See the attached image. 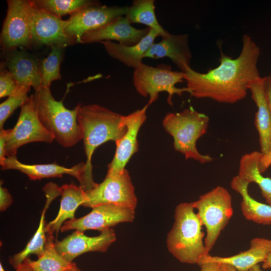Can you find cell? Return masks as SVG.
<instances>
[{
	"label": "cell",
	"mask_w": 271,
	"mask_h": 271,
	"mask_svg": "<svg viewBox=\"0 0 271 271\" xmlns=\"http://www.w3.org/2000/svg\"><path fill=\"white\" fill-rule=\"evenodd\" d=\"M260 49L247 34L242 37L240 54L233 59L220 51V65L206 73L191 67L186 73L187 87L197 98H210L221 103H234L244 98L250 85L259 79L257 62Z\"/></svg>",
	"instance_id": "obj_1"
},
{
	"label": "cell",
	"mask_w": 271,
	"mask_h": 271,
	"mask_svg": "<svg viewBox=\"0 0 271 271\" xmlns=\"http://www.w3.org/2000/svg\"><path fill=\"white\" fill-rule=\"evenodd\" d=\"M77 121L86 157L80 187L87 192L97 184L92 178L91 159L94 152L98 146L108 141L116 142L121 139L126 132L127 127L124 115L94 104L80 105Z\"/></svg>",
	"instance_id": "obj_2"
},
{
	"label": "cell",
	"mask_w": 271,
	"mask_h": 271,
	"mask_svg": "<svg viewBox=\"0 0 271 271\" xmlns=\"http://www.w3.org/2000/svg\"><path fill=\"white\" fill-rule=\"evenodd\" d=\"M194 209L192 203H182L176 207L166 242L168 250L178 260L199 265L209 252L203 241V225Z\"/></svg>",
	"instance_id": "obj_3"
},
{
	"label": "cell",
	"mask_w": 271,
	"mask_h": 271,
	"mask_svg": "<svg viewBox=\"0 0 271 271\" xmlns=\"http://www.w3.org/2000/svg\"><path fill=\"white\" fill-rule=\"evenodd\" d=\"M35 108L44 127L64 147H71L82 140L77 121L79 103L73 109L66 108L63 100L57 101L50 88L42 87L32 94Z\"/></svg>",
	"instance_id": "obj_4"
},
{
	"label": "cell",
	"mask_w": 271,
	"mask_h": 271,
	"mask_svg": "<svg viewBox=\"0 0 271 271\" xmlns=\"http://www.w3.org/2000/svg\"><path fill=\"white\" fill-rule=\"evenodd\" d=\"M209 122L207 115L189 108L179 112L167 114L163 120V125L173 137L176 151L183 154L186 159H193L205 164L213 161V158L200 154L196 143L207 132Z\"/></svg>",
	"instance_id": "obj_5"
},
{
	"label": "cell",
	"mask_w": 271,
	"mask_h": 271,
	"mask_svg": "<svg viewBox=\"0 0 271 271\" xmlns=\"http://www.w3.org/2000/svg\"><path fill=\"white\" fill-rule=\"evenodd\" d=\"M192 204L206 228L204 244L209 252L233 215L231 196L225 188L219 186L200 196Z\"/></svg>",
	"instance_id": "obj_6"
},
{
	"label": "cell",
	"mask_w": 271,
	"mask_h": 271,
	"mask_svg": "<svg viewBox=\"0 0 271 271\" xmlns=\"http://www.w3.org/2000/svg\"><path fill=\"white\" fill-rule=\"evenodd\" d=\"M185 78V73L173 71L169 65L161 64L153 67L142 62L134 69L132 81L135 89L141 95L150 96L148 106L157 99L158 93L162 91L168 93L167 101L172 105L174 94L181 95L184 92L190 93L187 87H175L176 84L182 82Z\"/></svg>",
	"instance_id": "obj_7"
},
{
	"label": "cell",
	"mask_w": 271,
	"mask_h": 271,
	"mask_svg": "<svg viewBox=\"0 0 271 271\" xmlns=\"http://www.w3.org/2000/svg\"><path fill=\"white\" fill-rule=\"evenodd\" d=\"M115 204L135 210L137 198L128 171L117 175H106L104 180L86 192L81 206L93 208L103 204Z\"/></svg>",
	"instance_id": "obj_8"
},
{
	"label": "cell",
	"mask_w": 271,
	"mask_h": 271,
	"mask_svg": "<svg viewBox=\"0 0 271 271\" xmlns=\"http://www.w3.org/2000/svg\"><path fill=\"white\" fill-rule=\"evenodd\" d=\"M129 6L101 5L99 2L85 7L64 20L66 34L76 43L86 32L101 28L116 19L125 16Z\"/></svg>",
	"instance_id": "obj_9"
},
{
	"label": "cell",
	"mask_w": 271,
	"mask_h": 271,
	"mask_svg": "<svg viewBox=\"0 0 271 271\" xmlns=\"http://www.w3.org/2000/svg\"><path fill=\"white\" fill-rule=\"evenodd\" d=\"M54 140L40 121L31 95L21 107L17 123L11 128L5 148L6 157L16 156L18 149L25 144L36 142L51 143Z\"/></svg>",
	"instance_id": "obj_10"
},
{
	"label": "cell",
	"mask_w": 271,
	"mask_h": 271,
	"mask_svg": "<svg viewBox=\"0 0 271 271\" xmlns=\"http://www.w3.org/2000/svg\"><path fill=\"white\" fill-rule=\"evenodd\" d=\"M26 10L33 44L66 47L76 43L65 32L62 19L37 8L30 0H26Z\"/></svg>",
	"instance_id": "obj_11"
},
{
	"label": "cell",
	"mask_w": 271,
	"mask_h": 271,
	"mask_svg": "<svg viewBox=\"0 0 271 271\" xmlns=\"http://www.w3.org/2000/svg\"><path fill=\"white\" fill-rule=\"evenodd\" d=\"M7 15L1 33L4 52L33 45L30 24L26 10V0H8Z\"/></svg>",
	"instance_id": "obj_12"
},
{
	"label": "cell",
	"mask_w": 271,
	"mask_h": 271,
	"mask_svg": "<svg viewBox=\"0 0 271 271\" xmlns=\"http://www.w3.org/2000/svg\"><path fill=\"white\" fill-rule=\"evenodd\" d=\"M134 216V209L115 204H103L93 208L85 216L66 221L60 231L75 229L83 232L92 229L101 232L118 223L131 222Z\"/></svg>",
	"instance_id": "obj_13"
},
{
	"label": "cell",
	"mask_w": 271,
	"mask_h": 271,
	"mask_svg": "<svg viewBox=\"0 0 271 271\" xmlns=\"http://www.w3.org/2000/svg\"><path fill=\"white\" fill-rule=\"evenodd\" d=\"M148 105L130 114L124 116L127 130L121 139L115 142L116 151L112 161L108 165L106 175L121 174L132 156L138 151L137 136L142 124L146 119Z\"/></svg>",
	"instance_id": "obj_14"
},
{
	"label": "cell",
	"mask_w": 271,
	"mask_h": 271,
	"mask_svg": "<svg viewBox=\"0 0 271 271\" xmlns=\"http://www.w3.org/2000/svg\"><path fill=\"white\" fill-rule=\"evenodd\" d=\"M114 230L109 228L101 232L96 236H88L83 232L76 230L62 240L54 241L58 253L69 262L79 255L90 251L105 252L115 241Z\"/></svg>",
	"instance_id": "obj_15"
},
{
	"label": "cell",
	"mask_w": 271,
	"mask_h": 271,
	"mask_svg": "<svg viewBox=\"0 0 271 271\" xmlns=\"http://www.w3.org/2000/svg\"><path fill=\"white\" fill-rule=\"evenodd\" d=\"M131 24L125 16L120 17L101 28L85 33L80 43L114 40L127 46L136 45L148 34L151 28L139 29Z\"/></svg>",
	"instance_id": "obj_16"
},
{
	"label": "cell",
	"mask_w": 271,
	"mask_h": 271,
	"mask_svg": "<svg viewBox=\"0 0 271 271\" xmlns=\"http://www.w3.org/2000/svg\"><path fill=\"white\" fill-rule=\"evenodd\" d=\"M4 53L3 63L20 87L29 90L33 87L35 91L42 87L40 63L35 55L18 49Z\"/></svg>",
	"instance_id": "obj_17"
},
{
	"label": "cell",
	"mask_w": 271,
	"mask_h": 271,
	"mask_svg": "<svg viewBox=\"0 0 271 271\" xmlns=\"http://www.w3.org/2000/svg\"><path fill=\"white\" fill-rule=\"evenodd\" d=\"M168 57L185 73L190 68L192 55L188 43V35L169 34L158 43H154L146 52L144 58L159 59Z\"/></svg>",
	"instance_id": "obj_18"
},
{
	"label": "cell",
	"mask_w": 271,
	"mask_h": 271,
	"mask_svg": "<svg viewBox=\"0 0 271 271\" xmlns=\"http://www.w3.org/2000/svg\"><path fill=\"white\" fill-rule=\"evenodd\" d=\"M2 170H17L26 174L32 180L43 178L61 177L68 174L80 182L85 169V163L81 162L71 168L60 166L55 163L49 164L27 165L19 162L16 156L7 157L1 165Z\"/></svg>",
	"instance_id": "obj_19"
},
{
	"label": "cell",
	"mask_w": 271,
	"mask_h": 271,
	"mask_svg": "<svg viewBox=\"0 0 271 271\" xmlns=\"http://www.w3.org/2000/svg\"><path fill=\"white\" fill-rule=\"evenodd\" d=\"M249 90L257 107L255 125L259 134L260 152L264 155L271 151V112L264 91L263 77L252 83Z\"/></svg>",
	"instance_id": "obj_20"
},
{
	"label": "cell",
	"mask_w": 271,
	"mask_h": 271,
	"mask_svg": "<svg viewBox=\"0 0 271 271\" xmlns=\"http://www.w3.org/2000/svg\"><path fill=\"white\" fill-rule=\"evenodd\" d=\"M271 252V240L264 238H254L250 241V248L231 256H213L210 254L203 259L233 266L237 271H249L258 263L263 262Z\"/></svg>",
	"instance_id": "obj_21"
},
{
	"label": "cell",
	"mask_w": 271,
	"mask_h": 271,
	"mask_svg": "<svg viewBox=\"0 0 271 271\" xmlns=\"http://www.w3.org/2000/svg\"><path fill=\"white\" fill-rule=\"evenodd\" d=\"M158 36H159L158 33L151 29L148 34L134 46H127L111 41L100 43L103 45L106 52L111 57L135 69L142 62L146 52Z\"/></svg>",
	"instance_id": "obj_22"
},
{
	"label": "cell",
	"mask_w": 271,
	"mask_h": 271,
	"mask_svg": "<svg viewBox=\"0 0 271 271\" xmlns=\"http://www.w3.org/2000/svg\"><path fill=\"white\" fill-rule=\"evenodd\" d=\"M61 187L60 207L56 218L45 225L47 234H58L66 220L75 218V212L86 199V192L80 187L73 184H65Z\"/></svg>",
	"instance_id": "obj_23"
},
{
	"label": "cell",
	"mask_w": 271,
	"mask_h": 271,
	"mask_svg": "<svg viewBox=\"0 0 271 271\" xmlns=\"http://www.w3.org/2000/svg\"><path fill=\"white\" fill-rule=\"evenodd\" d=\"M249 183L239 178L234 177L230 183L231 188L242 197L241 210L244 217L247 220L258 224H271V205L257 201L248 192Z\"/></svg>",
	"instance_id": "obj_24"
},
{
	"label": "cell",
	"mask_w": 271,
	"mask_h": 271,
	"mask_svg": "<svg viewBox=\"0 0 271 271\" xmlns=\"http://www.w3.org/2000/svg\"><path fill=\"white\" fill-rule=\"evenodd\" d=\"M43 190L46 194L47 200L42 213L39 227L25 248L10 258V263L15 269L30 254H35L39 257L45 250L47 239V237L45 235L46 232L44 224L45 214L52 201L58 196L60 195V192L57 188L51 186L45 187Z\"/></svg>",
	"instance_id": "obj_25"
},
{
	"label": "cell",
	"mask_w": 271,
	"mask_h": 271,
	"mask_svg": "<svg viewBox=\"0 0 271 271\" xmlns=\"http://www.w3.org/2000/svg\"><path fill=\"white\" fill-rule=\"evenodd\" d=\"M261 156V153L258 151L243 155L240 159L237 176L249 184H257L262 196L271 205V179L263 177L260 172L259 163Z\"/></svg>",
	"instance_id": "obj_26"
},
{
	"label": "cell",
	"mask_w": 271,
	"mask_h": 271,
	"mask_svg": "<svg viewBox=\"0 0 271 271\" xmlns=\"http://www.w3.org/2000/svg\"><path fill=\"white\" fill-rule=\"evenodd\" d=\"M155 1L135 0L129 6L125 16L132 23L144 24L157 32L160 36L166 37L169 32L165 30L158 22L155 12Z\"/></svg>",
	"instance_id": "obj_27"
},
{
	"label": "cell",
	"mask_w": 271,
	"mask_h": 271,
	"mask_svg": "<svg viewBox=\"0 0 271 271\" xmlns=\"http://www.w3.org/2000/svg\"><path fill=\"white\" fill-rule=\"evenodd\" d=\"M54 238L48 234L45 250L38 259L33 261L29 257V262L34 271H65L74 264L64 259L56 250Z\"/></svg>",
	"instance_id": "obj_28"
},
{
	"label": "cell",
	"mask_w": 271,
	"mask_h": 271,
	"mask_svg": "<svg viewBox=\"0 0 271 271\" xmlns=\"http://www.w3.org/2000/svg\"><path fill=\"white\" fill-rule=\"evenodd\" d=\"M37 8L61 19L98 1L91 0H30Z\"/></svg>",
	"instance_id": "obj_29"
},
{
	"label": "cell",
	"mask_w": 271,
	"mask_h": 271,
	"mask_svg": "<svg viewBox=\"0 0 271 271\" xmlns=\"http://www.w3.org/2000/svg\"><path fill=\"white\" fill-rule=\"evenodd\" d=\"M65 48L59 45L50 46V53L40 63L42 87L50 88L53 81L61 79L60 64Z\"/></svg>",
	"instance_id": "obj_30"
},
{
	"label": "cell",
	"mask_w": 271,
	"mask_h": 271,
	"mask_svg": "<svg viewBox=\"0 0 271 271\" xmlns=\"http://www.w3.org/2000/svg\"><path fill=\"white\" fill-rule=\"evenodd\" d=\"M28 91L21 90L8 98L0 104V129H3V125L7 119L19 107H22L30 98Z\"/></svg>",
	"instance_id": "obj_31"
},
{
	"label": "cell",
	"mask_w": 271,
	"mask_h": 271,
	"mask_svg": "<svg viewBox=\"0 0 271 271\" xmlns=\"http://www.w3.org/2000/svg\"><path fill=\"white\" fill-rule=\"evenodd\" d=\"M0 97L10 96L23 89H28L20 87L4 63L1 62L0 70ZM29 90V89H28Z\"/></svg>",
	"instance_id": "obj_32"
},
{
	"label": "cell",
	"mask_w": 271,
	"mask_h": 271,
	"mask_svg": "<svg viewBox=\"0 0 271 271\" xmlns=\"http://www.w3.org/2000/svg\"><path fill=\"white\" fill-rule=\"evenodd\" d=\"M13 198L8 189L0 187V210L3 211L6 210L12 204Z\"/></svg>",
	"instance_id": "obj_33"
},
{
	"label": "cell",
	"mask_w": 271,
	"mask_h": 271,
	"mask_svg": "<svg viewBox=\"0 0 271 271\" xmlns=\"http://www.w3.org/2000/svg\"><path fill=\"white\" fill-rule=\"evenodd\" d=\"M11 131V129H2L0 131V164H3L7 158L5 153V148L7 140Z\"/></svg>",
	"instance_id": "obj_34"
},
{
	"label": "cell",
	"mask_w": 271,
	"mask_h": 271,
	"mask_svg": "<svg viewBox=\"0 0 271 271\" xmlns=\"http://www.w3.org/2000/svg\"><path fill=\"white\" fill-rule=\"evenodd\" d=\"M200 271H222V264L205 259H202L199 264Z\"/></svg>",
	"instance_id": "obj_35"
},
{
	"label": "cell",
	"mask_w": 271,
	"mask_h": 271,
	"mask_svg": "<svg viewBox=\"0 0 271 271\" xmlns=\"http://www.w3.org/2000/svg\"><path fill=\"white\" fill-rule=\"evenodd\" d=\"M263 88L266 101L271 112V77L269 75L263 77Z\"/></svg>",
	"instance_id": "obj_36"
},
{
	"label": "cell",
	"mask_w": 271,
	"mask_h": 271,
	"mask_svg": "<svg viewBox=\"0 0 271 271\" xmlns=\"http://www.w3.org/2000/svg\"><path fill=\"white\" fill-rule=\"evenodd\" d=\"M271 166V151L267 154L262 155L259 163V170L262 174Z\"/></svg>",
	"instance_id": "obj_37"
},
{
	"label": "cell",
	"mask_w": 271,
	"mask_h": 271,
	"mask_svg": "<svg viewBox=\"0 0 271 271\" xmlns=\"http://www.w3.org/2000/svg\"><path fill=\"white\" fill-rule=\"evenodd\" d=\"M16 271H34L29 262V257L26 258L23 262L16 268Z\"/></svg>",
	"instance_id": "obj_38"
},
{
	"label": "cell",
	"mask_w": 271,
	"mask_h": 271,
	"mask_svg": "<svg viewBox=\"0 0 271 271\" xmlns=\"http://www.w3.org/2000/svg\"><path fill=\"white\" fill-rule=\"evenodd\" d=\"M262 267L264 269L271 268V252L263 262Z\"/></svg>",
	"instance_id": "obj_39"
},
{
	"label": "cell",
	"mask_w": 271,
	"mask_h": 271,
	"mask_svg": "<svg viewBox=\"0 0 271 271\" xmlns=\"http://www.w3.org/2000/svg\"><path fill=\"white\" fill-rule=\"evenodd\" d=\"M222 271H237L233 266L228 264H222Z\"/></svg>",
	"instance_id": "obj_40"
},
{
	"label": "cell",
	"mask_w": 271,
	"mask_h": 271,
	"mask_svg": "<svg viewBox=\"0 0 271 271\" xmlns=\"http://www.w3.org/2000/svg\"><path fill=\"white\" fill-rule=\"evenodd\" d=\"M65 271H82L78 268L75 263V264L71 268L65 270Z\"/></svg>",
	"instance_id": "obj_41"
},
{
	"label": "cell",
	"mask_w": 271,
	"mask_h": 271,
	"mask_svg": "<svg viewBox=\"0 0 271 271\" xmlns=\"http://www.w3.org/2000/svg\"><path fill=\"white\" fill-rule=\"evenodd\" d=\"M249 271H261L259 268V266L258 264H256L253 266Z\"/></svg>",
	"instance_id": "obj_42"
},
{
	"label": "cell",
	"mask_w": 271,
	"mask_h": 271,
	"mask_svg": "<svg viewBox=\"0 0 271 271\" xmlns=\"http://www.w3.org/2000/svg\"><path fill=\"white\" fill-rule=\"evenodd\" d=\"M0 271H5L1 263H0Z\"/></svg>",
	"instance_id": "obj_43"
},
{
	"label": "cell",
	"mask_w": 271,
	"mask_h": 271,
	"mask_svg": "<svg viewBox=\"0 0 271 271\" xmlns=\"http://www.w3.org/2000/svg\"><path fill=\"white\" fill-rule=\"evenodd\" d=\"M271 77V71H270V75H269Z\"/></svg>",
	"instance_id": "obj_44"
}]
</instances>
